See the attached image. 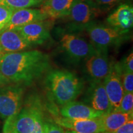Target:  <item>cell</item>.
<instances>
[{
	"instance_id": "cell-17",
	"label": "cell",
	"mask_w": 133,
	"mask_h": 133,
	"mask_svg": "<svg viewBox=\"0 0 133 133\" xmlns=\"http://www.w3.org/2000/svg\"><path fill=\"white\" fill-rule=\"evenodd\" d=\"M75 0H46L41 9L50 19H64L69 13Z\"/></svg>"
},
{
	"instance_id": "cell-6",
	"label": "cell",
	"mask_w": 133,
	"mask_h": 133,
	"mask_svg": "<svg viewBox=\"0 0 133 133\" xmlns=\"http://www.w3.org/2000/svg\"><path fill=\"white\" fill-rule=\"evenodd\" d=\"M60 45L66 56L75 61L86 60L97 52L91 43L72 33L64 34L61 38Z\"/></svg>"
},
{
	"instance_id": "cell-10",
	"label": "cell",
	"mask_w": 133,
	"mask_h": 133,
	"mask_svg": "<svg viewBox=\"0 0 133 133\" xmlns=\"http://www.w3.org/2000/svg\"><path fill=\"white\" fill-rule=\"evenodd\" d=\"M51 25L49 21L45 20L35 22L14 29H16L31 46L36 45L42 44L49 39Z\"/></svg>"
},
{
	"instance_id": "cell-14",
	"label": "cell",
	"mask_w": 133,
	"mask_h": 133,
	"mask_svg": "<svg viewBox=\"0 0 133 133\" xmlns=\"http://www.w3.org/2000/svg\"><path fill=\"white\" fill-rule=\"evenodd\" d=\"M49 19L41 9L24 8L14 10L4 29H14L35 22Z\"/></svg>"
},
{
	"instance_id": "cell-24",
	"label": "cell",
	"mask_w": 133,
	"mask_h": 133,
	"mask_svg": "<svg viewBox=\"0 0 133 133\" xmlns=\"http://www.w3.org/2000/svg\"><path fill=\"white\" fill-rule=\"evenodd\" d=\"M43 133H65V131L64 128L54 121H47L44 119Z\"/></svg>"
},
{
	"instance_id": "cell-23",
	"label": "cell",
	"mask_w": 133,
	"mask_h": 133,
	"mask_svg": "<svg viewBox=\"0 0 133 133\" xmlns=\"http://www.w3.org/2000/svg\"><path fill=\"white\" fill-rule=\"evenodd\" d=\"M120 75L122 72L133 73V54L131 52L120 63H116Z\"/></svg>"
},
{
	"instance_id": "cell-26",
	"label": "cell",
	"mask_w": 133,
	"mask_h": 133,
	"mask_svg": "<svg viewBox=\"0 0 133 133\" xmlns=\"http://www.w3.org/2000/svg\"><path fill=\"white\" fill-rule=\"evenodd\" d=\"M16 115L11 116L5 119L2 133H18L16 128Z\"/></svg>"
},
{
	"instance_id": "cell-13",
	"label": "cell",
	"mask_w": 133,
	"mask_h": 133,
	"mask_svg": "<svg viewBox=\"0 0 133 133\" xmlns=\"http://www.w3.org/2000/svg\"><path fill=\"white\" fill-rule=\"evenodd\" d=\"M109 26L123 35H125L133 25V8L132 5L123 4L119 6L107 18Z\"/></svg>"
},
{
	"instance_id": "cell-11",
	"label": "cell",
	"mask_w": 133,
	"mask_h": 133,
	"mask_svg": "<svg viewBox=\"0 0 133 133\" xmlns=\"http://www.w3.org/2000/svg\"><path fill=\"white\" fill-rule=\"evenodd\" d=\"M55 123L64 128L79 133H102L104 132L101 118L92 119H70L63 116H56Z\"/></svg>"
},
{
	"instance_id": "cell-8",
	"label": "cell",
	"mask_w": 133,
	"mask_h": 133,
	"mask_svg": "<svg viewBox=\"0 0 133 133\" xmlns=\"http://www.w3.org/2000/svg\"><path fill=\"white\" fill-rule=\"evenodd\" d=\"M84 102L104 114L112 111V105L102 81H91L84 94Z\"/></svg>"
},
{
	"instance_id": "cell-29",
	"label": "cell",
	"mask_w": 133,
	"mask_h": 133,
	"mask_svg": "<svg viewBox=\"0 0 133 133\" xmlns=\"http://www.w3.org/2000/svg\"><path fill=\"white\" fill-rule=\"evenodd\" d=\"M11 84V83L10 82L9 79L3 75L2 71L0 70V87L8 85V84Z\"/></svg>"
},
{
	"instance_id": "cell-16",
	"label": "cell",
	"mask_w": 133,
	"mask_h": 133,
	"mask_svg": "<svg viewBox=\"0 0 133 133\" xmlns=\"http://www.w3.org/2000/svg\"><path fill=\"white\" fill-rule=\"evenodd\" d=\"M59 112L61 116L75 119L96 118L104 114L94 109L86 103L75 101L61 106Z\"/></svg>"
},
{
	"instance_id": "cell-19",
	"label": "cell",
	"mask_w": 133,
	"mask_h": 133,
	"mask_svg": "<svg viewBox=\"0 0 133 133\" xmlns=\"http://www.w3.org/2000/svg\"><path fill=\"white\" fill-rule=\"evenodd\" d=\"M46 0H0V3L9 8L12 11L24 8L41 6Z\"/></svg>"
},
{
	"instance_id": "cell-2",
	"label": "cell",
	"mask_w": 133,
	"mask_h": 133,
	"mask_svg": "<svg viewBox=\"0 0 133 133\" xmlns=\"http://www.w3.org/2000/svg\"><path fill=\"white\" fill-rule=\"evenodd\" d=\"M44 85L54 102L59 106L74 101L82 92L83 81L75 74L64 69L48 71Z\"/></svg>"
},
{
	"instance_id": "cell-12",
	"label": "cell",
	"mask_w": 133,
	"mask_h": 133,
	"mask_svg": "<svg viewBox=\"0 0 133 133\" xmlns=\"http://www.w3.org/2000/svg\"><path fill=\"white\" fill-rule=\"evenodd\" d=\"M111 64L107 52H99L86 59L85 70L91 81H102L109 73Z\"/></svg>"
},
{
	"instance_id": "cell-18",
	"label": "cell",
	"mask_w": 133,
	"mask_h": 133,
	"mask_svg": "<svg viewBox=\"0 0 133 133\" xmlns=\"http://www.w3.org/2000/svg\"><path fill=\"white\" fill-rule=\"evenodd\" d=\"M104 132H112L133 118V113L112 111L100 116Z\"/></svg>"
},
{
	"instance_id": "cell-9",
	"label": "cell",
	"mask_w": 133,
	"mask_h": 133,
	"mask_svg": "<svg viewBox=\"0 0 133 133\" xmlns=\"http://www.w3.org/2000/svg\"><path fill=\"white\" fill-rule=\"evenodd\" d=\"M103 84L112 105V111H117L124 94V91L120 72L116 64L111 65L109 73L103 80Z\"/></svg>"
},
{
	"instance_id": "cell-25",
	"label": "cell",
	"mask_w": 133,
	"mask_h": 133,
	"mask_svg": "<svg viewBox=\"0 0 133 133\" xmlns=\"http://www.w3.org/2000/svg\"><path fill=\"white\" fill-rule=\"evenodd\" d=\"M101 11H109L124 0H93Z\"/></svg>"
},
{
	"instance_id": "cell-27",
	"label": "cell",
	"mask_w": 133,
	"mask_h": 133,
	"mask_svg": "<svg viewBox=\"0 0 133 133\" xmlns=\"http://www.w3.org/2000/svg\"><path fill=\"white\" fill-rule=\"evenodd\" d=\"M102 133H133V120L128 121L116 130L112 132H104Z\"/></svg>"
},
{
	"instance_id": "cell-4",
	"label": "cell",
	"mask_w": 133,
	"mask_h": 133,
	"mask_svg": "<svg viewBox=\"0 0 133 133\" xmlns=\"http://www.w3.org/2000/svg\"><path fill=\"white\" fill-rule=\"evenodd\" d=\"M12 84L0 87V117L3 119L17 114L22 105L24 86Z\"/></svg>"
},
{
	"instance_id": "cell-3",
	"label": "cell",
	"mask_w": 133,
	"mask_h": 133,
	"mask_svg": "<svg viewBox=\"0 0 133 133\" xmlns=\"http://www.w3.org/2000/svg\"><path fill=\"white\" fill-rule=\"evenodd\" d=\"M101 12L93 0H75L64 19L75 29H86Z\"/></svg>"
},
{
	"instance_id": "cell-21",
	"label": "cell",
	"mask_w": 133,
	"mask_h": 133,
	"mask_svg": "<svg viewBox=\"0 0 133 133\" xmlns=\"http://www.w3.org/2000/svg\"><path fill=\"white\" fill-rule=\"evenodd\" d=\"M12 11L9 8L0 3V31L3 30L8 24Z\"/></svg>"
},
{
	"instance_id": "cell-22",
	"label": "cell",
	"mask_w": 133,
	"mask_h": 133,
	"mask_svg": "<svg viewBox=\"0 0 133 133\" xmlns=\"http://www.w3.org/2000/svg\"><path fill=\"white\" fill-rule=\"evenodd\" d=\"M120 76L124 93L133 92V73L122 72Z\"/></svg>"
},
{
	"instance_id": "cell-15",
	"label": "cell",
	"mask_w": 133,
	"mask_h": 133,
	"mask_svg": "<svg viewBox=\"0 0 133 133\" xmlns=\"http://www.w3.org/2000/svg\"><path fill=\"white\" fill-rule=\"evenodd\" d=\"M31 45L16 29L0 31V55L23 51Z\"/></svg>"
},
{
	"instance_id": "cell-1",
	"label": "cell",
	"mask_w": 133,
	"mask_h": 133,
	"mask_svg": "<svg viewBox=\"0 0 133 133\" xmlns=\"http://www.w3.org/2000/svg\"><path fill=\"white\" fill-rule=\"evenodd\" d=\"M50 67L49 56L37 50L0 55V70L11 83L31 85Z\"/></svg>"
},
{
	"instance_id": "cell-5",
	"label": "cell",
	"mask_w": 133,
	"mask_h": 133,
	"mask_svg": "<svg viewBox=\"0 0 133 133\" xmlns=\"http://www.w3.org/2000/svg\"><path fill=\"white\" fill-rule=\"evenodd\" d=\"M85 29L88 33L91 43L99 52H107L108 48L118 44L124 35L109 26L96 25L93 23Z\"/></svg>"
},
{
	"instance_id": "cell-30",
	"label": "cell",
	"mask_w": 133,
	"mask_h": 133,
	"mask_svg": "<svg viewBox=\"0 0 133 133\" xmlns=\"http://www.w3.org/2000/svg\"><path fill=\"white\" fill-rule=\"evenodd\" d=\"M65 133H79V132H76V131H74L72 130H69V129H67V130L65 131Z\"/></svg>"
},
{
	"instance_id": "cell-20",
	"label": "cell",
	"mask_w": 133,
	"mask_h": 133,
	"mask_svg": "<svg viewBox=\"0 0 133 133\" xmlns=\"http://www.w3.org/2000/svg\"><path fill=\"white\" fill-rule=\"evenodd\" d=\"M123 113H133V92L124 93L118 110Z\"/></svg>"
},
{
	"instance_id": "cell-28",
	"label": "cell",
	"mask_w": 133,
	"mask_h": 133,
	"mask_svg": "<svg viewBox=\"0 0 133 133\" xmlns=\"http://www.w3.org/2000/svg\"><path fill=\"white\" fill-rule=\"evenodd\" d=\"M44 115L43 112L38 115L35 123L34 128L31 133H43V121H44Z\"/></svg>"
},
{
	"instance_id": "cell-7",
	"label": "cell",
	"mask_w": 133,
	"mask_h": 133,
	"mask_svg": "<svg viewBox=\"0 0 133 133\" xmlns=\"http://www.w3.org/2000/svg\"><path fill=\"white\" fill-rule=\"evenodd\" d=\"M43 112L42 104L37 97L26 101L16 115V128L18 133H31L37 116Z\"/></svg>"
}]
</instances>
